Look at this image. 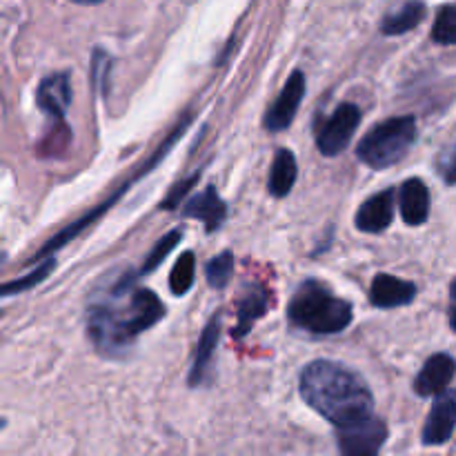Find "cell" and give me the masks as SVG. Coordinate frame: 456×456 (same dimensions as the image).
Listing matches in <instances>:
<instances>
[{"label": "cell", "mask_w": 456, "mask_h": 456, "mask_svg": "<svg viewBox=\"0 0 456 456\" xmlns=\"http://www.w3.org/2000/svg\"><path fill=\"white\" fill-rule=\"evenodd\" d=\"M163 314V303L159 301V297L151 289H136L129 297V307L123 319H120V325H123V332L127 334V338H134L136 334L145 332L151 325L159 323Z\"/></svg>", "instance_id": "6"}, {"label": "cell", "mask_w": 456, "mask_h": 456, "mask_svg": "<svg viewBox=\"0 0 456 456\" xmlns=\"http://www.w3.org/2000/svg\"><path fill=\"white\" fill-rule=\"evenodd\" d=\"M456 363L450 354H435L426 361L414 381V390L419 396H439L448 390L454 379Z\"/></svg>", "instance_id": "9"}, {"label": "cell", "mask_w": 456, "mask_h": 456, "mask_svg": "<svg viewBox=\"0 0 456 456\" xmlns=\"http://www.w3.org/2000/svg\"><path fill=\"white\" fill-rule=\"evenodd\" d=\"M450 325H452V330L456 332V307H452V312H450Z\"/></svg>", "instance_id": "25"}, {"label": "cell", "mask_w": 456, "mask_h": 456, "mask_svg": "<svg viewBox=\"0 0 456 456\" xmlns=\"http://www.w3.org/2000/svg\"><path fill=\"white\" fill-rule=\"evenodd\" d=\"M401 214H403V221L408 225L419 227L428 221L430 216V190L426 187V183L421 178H410L401 185Z\"/></svg>", "instance_id": "13"}, {"label": "cell", "mask_w": 456, "mask_h": 456, "mask_svg": "<svg viewBox=\"0 0 456 456\" xmlns=\"http://www.w3.org/2000/svg\"><path fill=\"white\" fill-rule=\"evenodd\" d=\"M417 297V288L414 283L408 281H401L392 274H379L374 276L372 288H370V303L374 307H401L408 305Z\"/></svg>", "instance_id": "11"}, {"label": "cell", "mask_w": 456, "mask_h": 456, "mask_svg": "<svg viewBox=\"0 0 456 456\" xmlns=\"http://www.w3.org/2000/svg\"><path fill=\"white\" fill-rule=\"evenodd\" d=\"M183 216L199 218V221L205 223L208 232H216L218 227L223 225L227 216V208L221 199H218L216 190L214 187H208L205 191L196 194L190 203L183 209Z\"/></svg>", "instance_id": "14"}, {"label": "cell", "mask_w": 456, "mask_h": 456, "mask_svg": "<svg viewBox=\"0 0 456 456\" xmlns=\"http://www.w3.org/2000/svg\"><path fill=\"white\" fill-rule=\"evenodd\" d=\"M417 141V120L412 116H396L370 129L356 147V154L368 167L386 169L399 163Z\"/></svg>", "instance_id": "3"}, {"label": "cell", "mask_w": 456, "mask_h": 456, "mask_svg": "<svg viewBox=\"0 0 456 456\" xmlns=\"http://www.w3.org/2000/svg\"><path fill=\"white\" fill-rule=\"evenodd\" d=\"M387 428L381 419L365 417L350 426L338 428V448L341 456H379V450L386 444Z\"/></svg>", "instance_id": "5"}, {"label": "cell", "mask_w": 456, "mask_h": 456, "mask_svg": "<svg viewBox=\"0 0 456 456\" xmlns=\"http://www.w3.org/2000/svg\"><path fill=\"white\" fill-rule=\"evenodd\" d=\"M196 181H199V176H191L190 181H185V183H183L181 187H176V190H172V194H169V199L165 200V203H163V208H165V209H169V208H176V203H178V200L183 199V191H187V187H190V185H194Z\"/></svg>", "instance_id": "24"}, {"label": "cell", "mask_w": 456, "mask_h": 456, "mask_svg": "<svg viewBox=\"0 0 456 456\" xmlns=\"http://www.w3.org/2000/svg\"><path fill=\"white\" fill-rule=\"evenodd\" d=\"M303 96H305V76H303V71L297 69L288 78L283 92L279 94L272 110L267 111L265 127L270 132H283V129H288L292 125L294 116H297Z\"/></svg>", "instance_id": "7"}, {"label": "cell", "mask_w": 456, "mask_h": 456, "mask_svg": "<svg viewBox=\"0 0 456 456\" xmlns=\"http://www.w3.org/2000/svg\"><path fill=\"white\" fill-rule=\"evenodd\" d=\"M452 298L456 301V281L452 283Z\"/></svg>", "instance_id": "27"}, {"label": "cell", "mask_w": 456, "mask_h": 456, "mask_svg": "<svg viewBox=\"0 0 456 456\" xmlns=\"http://www.w3.org/2000/svg\"><path fill=\"white\" fill-rule=\"evenodd\" d=\"M301 396L337 428L370 417L374 405L368 383L332 361H314L303 370Z\"/></svg>", "instance_id": "1"}, {"label": "cell", "mask_w": 456, "mask_h": 456, "mask_svg": "<svg viewBox=\"0 0 456 456\" xmlns=\"http://www.w3.org/2000/svg\"><path fill=\"white\" fill-rule=\"evenodd\" d=\"M218 337H221V319H218V316H212L208 328H205L203 334H200L199 347H196L194 365H191V374H190V386H199V383H203L205 374H208L209 370V363H212L214 350H216Z\"/></svg>", "instance_id": "15"}, {"label": "cell", "mask_w": 456, "mask_h": 456, "mask_svg": "<svg viewBox=\"0 0 456 456\" xmlns=\"http://www.w3.org/2000/svg\"><path fill=\"white\" fill-rule=\"evenodd\" d=\"M53 270V261H47L45 265H40L38 270L31 272L29 276H25V279H18V281H12V283H7L3 288V297H9V294H18V292H25V289L34 288V285H38L40 281L45 279V276L49 274V272Z\"/></svg>", "instance_id": "23"}, {"label": "cell", "mask_w": 456, "mask_h": 456, "mask_svg": "<svg viewBox=\"0 0 456 456\" xmlns=\"http://www.w3.org/2000/svg\"><path fill=\"white\" fill-rule=\"evenodd\" d=\"M361 123V110L352 102H343L337 107L330 118L323 120V127L316 134V147L321 154L325 156H337L347 150L352 142L356 127Z\"/></svg>", "instance_id": "4"}, {"label": "cell", "mask_w": 456, "mask_h": 456, "mask_svg": "<svg viewBox=\"0 0 456 456\" xmlns=\"http://www.w3.org/2000/svg\"><path fill=\"white\" fill-rule=\"evenodd\" d=\"M71 3H78V4H98L102 0H71Z\"/></svg>", "instance_id": "26"}, {"label": "cell", "mask_w": 456, "mask_h": 456, "mask_svg": "<svg viewBox=\"0 0 456 456\" xmlns=\"http://www.w3.org/2000/svg\"><path fill=\"white\" fill-rule=\"evenodd\" d=\"M265 310L267 292L263 288H258V285H252V288L248 289V294H245L239 303V325H236L234 330L236 337L240 338L243 334H248L249 330H252L254 321L261 319V316L265 314Z\"/></svg>", "instance_id": "17"}, {"label": "cell", "mask_w": 456, "mask_h": 456, "mask_svg": "<svg viewBox=\"0 0 456 456\" xmlns=\"http://www.w3.org/2000/svg\"><path fill=\"white\" fill-rule=\"evenodd\" d=\"M297 183V159L289 150H279L270 172V191L276 199H283Z\"/></svg>", "instance_id": "16"}, {"label": "cell", "mask_w": 456, "mask_h": 456, "mask_svg": "<svg viewBox=\"0 0 456 456\" xmlns=\"http://www.w3.org/2000/svg\"><path fill=\"white\" fill-rule=\"evenodd\" d=\"M36 102L52 118L62 120L71 105V85L67 74H52L40 83Z\"/></svg>", "instance_id": "12"}, {"label": "cell", "mask_w": 456, "mask_h": 456, "mask_svg": "<svg viewBox=\"0 0 456 456\" xmlns=\"http://www.w3.org/2000/svg\"><path fill=\"white\" fill-rule=\"evenodd\" d=\"M191 283H194V254L183 252L176 265L172 267V274H169V289L176 297H183V294L190 292Z\"/></svg>", "instance_id": "19"}, {"label": "cell", "mask_w": 456, "mask_h": 456, "mask_svg": "<svg viewBox=\"0 0 456 456\" xmlns=\"http://www.w3.org/2000/svg\"><path fill=\"white\" fill-rule=\"evenodd\" d=\"M423 13H426V7L421 3H408L399 9V12L390 13V16L383 20V34L387 36H401L405 31L414 29L419 22L423 20Z\"/></svg>", "instance_id": "18"}, {"label": "cell", "mask_w": 456, "mask_h": 456, "mask_svg": "<svg viewBox=\"0 0 456 456\" xmlns=\"http://www.w3.org/2000/svg\"><path fill=\"white\" fill-rule=\"evenodd\" d=\"M232 270H234V256H232V252H223L208 263L205 274H208V281L212 288L223 289L227 285V281H230Z\"/></svg>", "instance_id": "21"}, {"label": "cell", "mask_w": 456, "mask_h": 456, "mask_svg": "<svg viewBox=\"0 0 456 456\" xmlns=\"http://www.w3.org/2000/svg\"><path fill=\"white\" fill-rule=\"evenodd\" d=\"M289 321L312 334H338L352 323L350 303L334 297L319 281H307L289 301Z\"/></svg>", "instance_id": "2"}, {"label": "cell", "mask_w": 456, "mask_h": 456, "mask_svg": "<svg viewBox=\"0 0 456 456\" xmlns=\"http://www.w3.org/2000/svg\"><path fill=\"white\" fill-rule=\"evenodd\" d=\"M456 428V390H445L436 396L432 412L423 428V444L441 445L452 436Z\"/></svg>", "instance_id": "8"}, {"label": "cell", "mask_w": 456, "mask_h": 456, "mask_svg": "<svg viewBox=\"0 0 456 456\" xmlns=\"http://www.w3.org/2000/svg\"><path fill=\"white\" fill-rule=\"evenodd\" d=\"M432 38L439 45H456V3L441 9L432 27Z\"/></svg>", "instance_id": "20"}, {"label": "cell", "mask_w": 456, "mask_h": 456, "mask_svg": "<svg viewBox=\"0 0 456 456\" xmlns=\"http://www.w3.org/2000/svg\"><path fill=\"white\" fill-rule=\"evenodd\" d=\"M181 239H183V234L178 230L167 232V234H165L163 239L156 243V248L151 249L150 256L145 258V265H142V274H150V272H154L156 267H159L160 263L165 261V256H167V254L172 252V249L176 248L178 243H181Z\"/></svg>", "instance_id": "22"}, {"label": "cell", "mask_w": 456, "mask_h": 456, "mask_svg": "<svg viewBox=\"0 0 456 456\" xmlns=\"http://www.w3.org/2000/svg\"><path fill=\"white\" fill-rule=\"evenodd\" d=\"M395 190H383L381 194L372 196L361 205L359 214H356V227L368 234H379V232L387 230L395 218Z\"/></svg>", "instance_id": "10"}]
</instances>
